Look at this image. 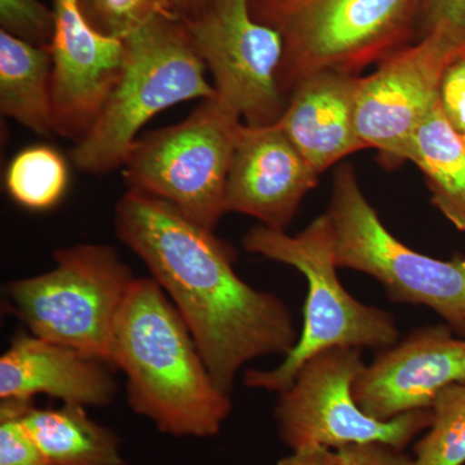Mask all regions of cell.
Returning a JSON list of instances; mask_svg holds the SVG:
<instances>
[{
  "instance_id": "6da1fadb",
  "label": "cell",
  "mask_w": 465,
  "mask_h": 465,
  "mask_svg": "<svg viewBox=\"0 0 465 465\" xmlns=\"http://www.w3.org/2000/svg\"><path fill=\"white\" fill-rule=\"evenodd\" d=\"M119 240L148 266L192 332L213 381L232 394L242 367L289 356L299 341L282 299L235 273V255L213 231L152 195L130 191L115 207Z\"/></svg>"
},
{
  "instance_id": "7a4b0ae2",
  "label": "cell",
  "mask_w": 465,
  "mask_h": 465,
  "mask_svg": "<svg viewBox=\"0 0 465 465\" xmlns=\"http://www.w3.org/2000/svg\"><path fill=\"white\" fill-rule=\"evenodd\" d=\"M110 365L124 372L128 406L159 432L211 439L231 415V394L208 371L192 332L154 278H136L113 336Z\"/></svg>"
},
{
  "instance_id": "3957f363",
  "label": "cell",
  "mask_w": 465,
  "mask_h": 465,
  "mask_svg": "<svg viewBox=\"0 0 465 465\" xmlns=\"http://www.w3.org/2000/svg\"><path fill=\"white\" fill-rule=\"evenodd\" d=\"M244 250L292 266L308 283L302 332L292 351L273 370H247L246 387L280 394L292 384L309 358L330 348L379 351L400 341L396 320L384 309L367 305L342 286L333 253L331 222L316 217L296 235L265 225L243 237Z\"/></svg>"
},
{
  "instance_id": "277c9868",
  "label": "cell",
  "mask_w": 465,
  "mask_h": 465,
  "mask_svg": "<svg viewBox=\"0 0 465 465\" xmlns=\"http://www.w3.org/2000/svg\"><path fill=\"white\" fill-rule=\"evenodd\" d=\"M124 45L121 78L96 124L72 150L73 162L84 173L103 174L124 167L140 130L164 109L217 97L182 16L154 18Z\"/></svg>"
},
{
  "instance_id": "5b68a950",
  "label": "cell",
  "mask_w": 465,
  "mask_h": 465,
  "mask_svg": "<svg viewBox=\"0 0 465 465\" xmlns=\"http://www.w3.org/2000/svg\"><path fill=\"white\" fill-rule=\"evenodd\" d=\"M421 0H280L255 15L284 42V96L318 72L357 74L411 45Z\"/></svg>"
},
{
  "instance_id": "8992f818",
  "label": "cell",
  "mask_w": 465,
  "mask_h": 465,
  "mask_svg": "<svg viewBox=\"0 0 465 465\" xmlns=\"http://www.w3.org/2000/svg\"><path fill=\"white\" fill-rule=\"evenodd\" d=\"M54 260L51 271L8 283L9 308L36 338L110 365L116 321L136 277L106 244L58 249Z\"/></svg>"
},
{
  "instance_id": "52a82bcc",
  "label": "cell",
  "mask_w": 465,
  "mask_h": 465,
  "mask_svg": "<svg viewBox=\"0 0 465 465\" xmlns=\"http://www.w3.org/2000/svg\"><path fill=\"white\" fill-rule=\"evenodd\" d=\"M326 213L339 269L374 278L391 302L430 308L465 338L464 256L445 262L416 252L397 240L366 200L348 164L336 171Z\"/></svg>"
},
{
  "instance_id": "ba28073f",
  "label": "cell",
  "mask_w": 465,
  "mask_h": 465,
  "mask_svg": "<svg viewBox=\"0 0 465 465\" xmlns=\"http://www.w3.org/2000/svg\"><path fill=\"white\" fill-rule=\"evenodd\" d=\"M241 124L217 97L202 101L180 124L136 140L124 166L128 189L213 231L228 213L226 183Z\"/></svg>"
},
{
  "instance_id": "9c48e42d",
  "label": "cell",
  "mask_w": 465,
  "mask_h": 465,
  "mask_svg": "<svg viewBox=\"0 0 465 465\" xmlns=\"http://www.w3.org/2000/svg\"><path fill=\"white\" fill-rule=\"evenodd\" d=\"M363 349L330 348L309 358L292 384L278 394V433L291 451L382 442L405 450L432 423V409L381 421L363 412L351 388L365 369Z\"/></svg>"
},
{
  "instance_id": "30bf717a",
  "label": "cell",
  "mask_w": 465,
  "mask_h": 465,
  "mask_svg": "<svg viewBox=\"0 0 465 465\" xmlns=\"http://www.w3.org/2000/svg\"><path fill=\"white\" fill-rule=\"evenodd\" d=\"M182 18L213 72L217 100L244 124H278L287 105L280 85L282 34L256 20L251 0H206Z\"/></svg>"
},
{
  "instance_id": "8fae6325",
  "label": "cell",
  "mask_w": 465,
  "mask_h": 465,
  "mask_svg": "<svg viewBox=\"0 0 465 465\" xmlns=\"http://www.w3.org/2000/svg\"><path fill=\"white\" fill-rule=\"evenodd\" d=\"M461 57L465 32L440 25L361 76L357 131L366 148L378 150L382 166L412 161L416 131L440 99L446 70Z\"/></svg>"
},
{
  "instance_id": "7c38bea8",
  "label": "cell",
  "mask_w": 465,
  "mask_h": 465,
  "mask_svg": "<svg viewBox=\"0 0 465 465\" xmlns=\"http://www.w3.org/2000/svg\"><path fill=\"white\" fill-rule=\"evenodd\" d=\"M465 382V338L449 324L418 327L376 351L354 381L351 393L363 412L388 421L432 409L440 391Z\"/></svg>"
},
{
  "instance_id": "4fadbf2b",
  "label": "cell",
  "mask_w": 465,
  "mask_h": 465,
  "mask_svg": "<svg viewBox=\"0 0 465 465\" xmlns=\"http://www.w3.org/2000/svg\"><path fill=\"white\" fill-rule=\"evenodd\" d=\"M54 134L75 143L96 124L124 64V41L92 29L78 0H54Z\"/></svg>"
},
{
  "instance_id": "5bb4252c",
  "label": "cell",
  "mask_w": 465,
  "mask_h": 465,
  "mask_svg": "<svg viewBox=\"0 0 465 465\" xmlns=\"http://www.w3.org/2000/svg\"><path fill=\"white\" fill-rule=\"evenodd\" d=\"M318 179L280 124H241L226 183V211L284 231Z\"/></svg>"
},
{
  "instance_id": "9a60e30c",
  "label": "cell",
  "mask_w": 465,
  "mask_h": 465,
  "mask_svg": "<svg viewBox=\"0 0 465 465\" xmlns=\"http://www.w3.org/2000/svg\"><path fill=\"white\" fill-rule=\"evenodd\" d=\"M109 367L66 345L20 333L0 358V399L45 394L64 405L109 406L118 391Z\"/></svg>"
},
{
  "instance_id": "2e32d148",
  "label": "cell",
  "mask_w": 465,
  "mask_h": 465,
  "mask_svg": "<svg viewBox=\"0 0 465 465\" xmlns=\"http://www.w3.org/2000/svg\"><path fill=\"white\" fill-rule=\"evenodd\" d=\"M361 76L318 72L293 85L278 122L318 174L342 158L367 149L356 124Z\"/></svg>"
},
{
  "instance_id": "e0dca14e",
  "label": "cell",
  "mask_w": 465,
  "mask_h": 465,
  "mask_svg": "<svg viewBox=\"0 0 465 465\" xmlns=\"http://www.w3.org/2000/svg\"><path fill=\"white\" fill-rule=\"evenodd\" d=\"M54 61L36 47L0 30V112L39 136L54 134Z\"/></svg>"
},
{
  "instance_id": "ac0fdd59",
  "label": "cell",
  "mask_w": 465,
  "mask_h": 465,
  "mask_svg": "<svg viewBox=\"0 0 465 465\" xmlns=\"http://www.w3.org/2000/svg\"><path fill=\"white\" fill-rule=\"evenodd\" d=\"M23 419L47 465H124L118 434L92 420L84 406L32 405Z\"/></svg>"
},
{
  "instance_id": "d6986e66",
  "label": "cell",
  "mask_w": 465,
  "mask_h": 465,
  "mask_svg": "<svg viewBox=\"0 0 465 465\" xmlns=\"http://www.w3.org/2000/svg\"><path fill=\"white\" fill-rule=\"evenodd\" d=\"M411 162L424 173L433 206L465 232V148L440 99L416 131Z\"/></svg>"
},
{
  "instance_id": "ffe728a7",
  "label": "cell",
  "mask_w": 465,
  "mask_h": 465,
  "mask_svg": "<svg viewBox=\"0 0 465 465\" xmlns=\"http://www.w3.org/2000/svg\"><path fill=\"white\" fill-rule=\"evenodd\" d=\"M69 185V166L58 150L33 145L18 152L5 171V189L20 206L45 211L63 200Z\"/></svg>"
},
{
  "instance_id": "44dd1931",
  "label": "cell",
  "mask_w": 465,
  "mask_h": 465,
  "mask_svg": "<svg viewBox=\"0 0 465 465\" xmlns=\"http://www.w3.org/2000/svg\"><path fill=\"white\" fill-rule=\"evenodd\" d=\"M416 465H465V382L445 388L432 406V423L416 440Z\"/></svg>"
},
{
  "instance_id": "7402d4cb",
  "label": "cell",
  "mask_w": 465,
  "mask_h": 465,
  "mask_svg": "<svg viewBox=\"0 0 465 465\" xmlns=\"http://www.w3.org/2000/svg\"><path fill=\"white\" fill-rule=\"evenodd\" d=\"M92 29L124 41L159 16H180L176 0H78Z\"/></svg>"
},
{
  "instance_id": "603a6c76",
  "label": "cell",
  "mask_w": 465,
  "mask_h": 465,
  "mask_svg": "<svg viewBox=\"0 0 465 465\" xmlns=\"http://www.w3.org/2000/svg\"><path fill=\"white\" fill-rule=\"evenodd\" d=\"M33 401L2 400L0 403V465H47L45 455L24 423Z\"/></svg>"
},
{
  "instance_id": "cb8c5ba5",
  "label": "cell",
  "mask_w": 465,
  "mask_h": 465,
  "mask_svg": "<svg viewBox=\"0 0 465 465\" xmlns=\"http://www.w3.org/2000/svg\"><path fill=\"white\" fill-rule=\"evenodd\" d=\"M3 32L36 47L50 48L54 38V11L39 0H0Z\"/></svg>"
},
{
  "instance_id": "d4e9b609",
  "label": "cell",
  "mask_w": 465,
  "mask_h": 465,
  "mask_svg": "<svg viewBox=\"0 0 465 465\" xmlns=\"http://www.w3.org/2000/svg\"><path fill=\"white\" fill-rule=\"evenodd\" d=\"M440 105L459 134L465 131V57L454 61L440 84Z\"/></svg>"
},
{
  "instance_id": "484cf974",
  "label": "cell",
  "mask_w": 465,
  "mask_h": 465,
  "mask_svg": "<svg viewBox=\"0 0 465 465\" xmlns=\"http://www.w3.org/2000/svg\"><path fill=\"white\" fill-rule=\"evenodd\" d=\"M338 451L341 465H416L412 455L388 443H356Z\"/></svg>"
},
{
  "instance_id": "4316f807",
  "label": "cell",
  "mask_w": 465,
  "mask_h": 465,
  "mask_svg": "<svg viewBox=\"0 0 465 465\" xmlns=\"http://www.w3.org/2000/svg\"><path fill=\"white\" fill-rule=\"evenodd\" d=\"M440 25L465 32V0H421L418 39Z\"/></svg>"
},
{
  "instance_id": "83f0119b",
  "label": "cell",
  "mask_w": 465,
  "mask_h": 465,
  "mask_svg": "<svg viewBox=\"0 0 465 465\" xmlns=\"http://www.w3.org/2000/svg\"><path fill=\"white\" fill-rule=\"evenodd\" d=\"M274 465H341L338 450L317 448L291 451Z\"/></svg>"
},
{
  "instance_id": "f1b7e54d",
  "label": "cell",
  "mask_w": 465,
  "mask_h": 465,
  "mask_svg": "<svg viewBox=\"0 0 465 465\" xmlns=\"http://www.w3.org/2000/svg\"><path fill=\"white\" fill-rule=\"evenodd\" d=\"M206 0H176L177 9H179L180 16L194 11L195 8L200 7L202 3Z\"/></svg>"
},
{
  "instance_id": "f546056e",
  "label": "cell",
  "mask_w": 465,
  "mask_h": 465,
  "mask_svg": "<svg viewBox=\"0 0 465 465\" xmlns=\"http://www.w3.org/2000/svg\"><path fill=\"white\" fill-rule=\"evenodd\" d=\"M277 2H280V0H251V9H252L253 15H258Z\"/></svg>"
},
{
  "instance_id": "4dcf8cb0",
  "label": "cell",
  "mask_w": 465,
  "mask_h": 465,
  "mask_svg": "<svg viewBox=\"0 0 465 465\" xmlns=\"http://www.w3.org/2000/svg\"><path fill=\"white\" fill-rule=\"evenodd\" d=\"M461 140H463L464 148H465V131L463 134H460Z\"/></svg>"
}]
</instances>
